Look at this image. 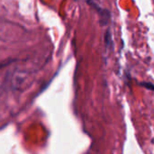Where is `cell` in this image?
Wrapping results in <instances>:
<instances>
[{
    "label": "cell",
    "instance_id": "obj_1",
    "mask_svg": "<svg viewBox=\"0 0 154 154\" xmlns=\"http://www.w3.org/2000/svg\"><path fill=\"white\" fill-rule=\"evenodd\" d=\"M142 86H143L145 88H147V89H150V90H152L154 91V85L153 84H152V83H148V82H143V83H142L141 84Z\"/></svg>",
    "mask_w": 154,
    "mask_h": 154
}]
</instances>
